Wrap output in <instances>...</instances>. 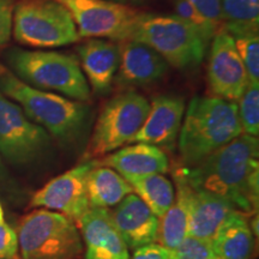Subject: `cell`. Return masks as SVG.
<instances>
[{
    "label": "cell",
    "instance_id": "obj_19",
    "mask_svg": "<svg viewBox=\"0 0 259 259\" xmlns=\"http://www.w3.org/2000/svg\"><path fill=\"white\" fill-rule=\"evenodd\" d=\"M97 163L99 166L112 168L125 179L149 174H162L169 168V160L166 153L161 148L145 143L122 148L101 161H97Z\"/></svg>",
    "mask_w": 259,
    "mask_h": 259
},
{
    "label": "cell",
    "instance_id": "obj_30",
    "mask_svg": "<svg viewBox=\"0 0 259 259\" xmlns=\"http://www.w3.org/2000/svg\"><path fill=\"white\" fill-rule=\"evenodd\" d=\"M0 258L19 259L17 233L8 223H0Z\"/></svg>",
    "mask_w": 259,
    "mask_h": 259
},
{
    "label": "cell",
    "instance_id": "obj_2",
    "mask_svg": "<svg viewBox=\"0 0 259 259\" xmlns=\"http://www.w3.org/2000/svg\"><path fill=\"white\" fill-rule=\"evenodd\" d=\"M0 92L19 105L31 121L61 143H77L88 132L93 115L89 103L32 88L2 64Z\"/></svg>",
    "mask_w": 259,
    "mask_h": 259
},
{
    "label": "cell",
    "instance_id": "obj_23",
    "mask_svg": "<svg viewBox=\"0 0 259 259\" xmlns=\"http://www.w3.org/2000/svg\"><path fill=\"white\" fill-rule=\"evenodd\" d=\"M126 181L158 219L170 208L176 198L173 185L162 174L127 178Z\"/></svg>",
    "mask_w": 259,
    "mask_h": 259
},
{
    "label": "cell",
    "instance_id": "obj_31",
    "mask_svg": "<svg viewBox=\"0 0 259 259\" xmlns=\"http://www.w3.org/2000/svg\"><path fill=\"white\" fill-rule=\"evenodd\" d=\"M14 11V0H0V48L5 46L11 38Z\"/></svg>",
    "mask_w": 259,
    "mask_h": 259
},
{
    "label": "cell",
    "instance_id": "obj_36",
    "mask_svg": "<svg viewBox=\"0 0 259 259\" xmlns=\"http://www.w3.org/2000/svg\"><path fill=\"white\" fill-rule=\"evenodd\" d=\"M209 259H220L219 257H216V255H212V257L211 258H209Z\"/></svg>",
    "mask_w": 259,
    "mask_h": 259
},
{
    "label": "cell",
    "instance_id": "obj_15",
    "mask_svg": "<svg viewBox=\"0 0 259 259\" xmlns=\"http://www.w3.org/2000/svg\"><path fill=\"white\" fill-rule=\"evenodd\" d=\"M76 50L80 69L90 88L97 95H107L112 90L120 63L119 42L89 38Z\"/></svg>",
    "mask_w": 259,
    "mask_h": 259
},
{
    "label": "cell",
    "instance_id": "obj_35",
    "mask_svg": "<svg viewBox=\"0 0 259 259\" xmlns=\"http://www.w3.org/2000/svg\"><path fill=\"white\" fill-rule=\"evenodd\" d=\"M108 2H113V3H119V4H126L128 0H108Z\"/></svg>",
    "mask_w": 259,
    "mask_h": 259
},
{
    "label": "cell",
    "instance_id": "obj_8",
    "mask_svg": "<svg viewBox=\"0 0 259 259\" xmlns=\"http://www.w3.org/2000/svg\"><path fill=\"white\" fill-rule=\"evenodd\" d=\"M150 102L136 92L112 97L103 106L84 151V160H95L130 143L144 124Z\"/></svg>",
    "mask_w": 259,
    "mask_h": 259
},
{
    "label": "cell",
    "instance_id": "obj_33",
    "mask_svg": "<svg viewBox=\"0 0 259 259\" xmlns=\"http://www.w3.org/2000/svg\"><path fill=\"white\" fill-rule=\"evenodd\" d=\"M128 2H132L134 4H143V3H147L149 0H128Z\"/></svg>",
    "mask_w": 259,
    "mask_h": 259
},
{
    "label": "cell",
    "instance_id": "obj_10",
    "mask_svg": "<svg viewBox=\"0 0 259 259\" xmlns=\"http://www.w3.org/2000/svg\"><path fill=\"white\" fill-rule=\"evenodd\" d=\"M51 147V136L25 115L19 105L0 92V154L16 164L42 156Z\"/></svg>",
    "mask_w": 259,
    "mask_h": 259
},
{
    "label": "cell",
    "instance_id": "obj_14",
    "mask_svg": "<svg viewBox=\"0 0 259 259\" xmlns=\"http://www.w3.org/2000/svg\"><path fill=\"white\" fill-rule=\"evenodd\" d=\"M120 63L114 82L121 87H147L167 76L169 65L157 52L134 40L119 42Z\"/></svg>",
    "mask_w": 259,
    "mask_h": 259
},
{
    "label": "cell",
    "instance_id": "obj_18",
    "mask_svg": "<svg viewBox=\"0 0 259 259\" xmlns=\"http://www.w3.org/2000/svg\"><path fill=\"white\" fill-rule=\"evenodd\" d=\"M186 185L190 213L189 235L212 241L222 222L236 209L232 203L216 194L193 189L187 183Z\"/></svg>",
    "mask_w": 259,
    "mask_h": 259
},
{
    "label": "cell",
    "instance_id": "obj_17",
    "mask_svg": "<svg viewBox=\"0 0 259 259\" xmlns=\"http://www.w3.org/2000/svg\"><path fill=\"white\" fill-rule=\"evenodd\" d=\"M108 213L128 248L136 250L156 241L158 218L137 194H127Z\"/></svg>",
    "mask_w": 259,
    "mask_h": 259
},
{
    "label": "cell",
    "instance_id": "obj_6",
    "mask_svg": "<svg viewBox=\"0 0 259 259\" xmlns=\"http://www.w3.org/2000/svg\"><path fill=\"white\" fill-rule=\"evenodd\" d=\"M16 233L19 259H78L82 255L77 226L63 213L34 210L21 220Z\"/></svg>",
    "mask_w": 259,
    "mask_h": 259
},
{
    "label": "cell",
    "instance_id": "obj_34",
    "mask_svg": "<svg viewBox=\"0 0 259 259\" xmlns=\"http://www.w3.org/2000/svg\"><path fill=\"white\" fill-rule=\"evenodd\" d=\"M4 222V212H3V208L2 204H0V223Z\"/></svg>",
    "mask_w": 259,
    "mask_h": 259
},
{
    "label": "cell",
    "instance_id": "obj_27",
    "mask_svg": "<svg viewBox=\"0 0 259 259\" xmlns=\"http://www.w3.org/2000/svg\"><path fill=\"white\" fill-rule=\"evenodd\" d=\"M174 15L193 28L208 45L220 31L190 4L189 0H174Z\"/></svg>",
    "mask_w": 259,
    "mask_h": 259
},
{
    "label": "cell",
    "instance_id": "obj_20",
    "mask_svg": "<svg viewBox=\"0 0 259 259\" xmlns=\"http://www.w3.org/2000/svg\"><path fill=\"white\" fill-rule=\"evenodd\" d=\"M213 255L220 259H251L254 239L245 213L234 210L227 216L212 241Z\"/></svg>",
    "mask_w": 259,
    "mask_h": 259
},
{
    "label": "cell",
    "instance_id": "obj_1",
    "mask_svg": "<svg viewBox=\"0 0 259 259\" xmlns=\"http://www.w3.org/2000/svg\"><path fill=\"white\" fill-rule=\"evenodd\" d=\"M258 137L241 134L192 167L176 173L191 187L228 200L245 215L257 211L259 196Z\"/></svg>",
    "mask_w": 259,
    "mask_h": 259
},
{
    "label": "cell",
    "instance_id": "obj_29",
    "mask_svg": "<svg viewBox=\"0 0 259 259\" xmlns=\"http://www.w3.org/2000/svg\"><path fill=\"white\" fill-rule=\"evenodd\" d=\"M189 2L204 18L208 19L219 30H222V0H189Z\"/></svg>",
    "mask_w": 259,
    "mask_h": 259
},
{
    "label": "cell",
    "instance_id": "obj_22",
    "mask_svg": "<svg viewBox=\"0 0 259 259\" xmlns=\"http://www.w3.org/2000/svg\"><path fill=\"white\" fill-rule=\"evenodd\" d=\"M132 192L134 190L125 178L109 167H99L97 164L87 177V196L90 208H112Z\"/></svg>",
    "mask_w": 259,
    "mask_h": 259
},
{
    "label": "cell",
    "instance_id": "obj_12",
    "mask_svg": "<svg viewBox=\"0 0 259 259\" xmlns=\"http://www.w3.org/2000/svg\"><path fill=\"white\" fill-rule=\"evenodd\" d=\"M206 76L212 96L235 103L248 84L247 73L234 40L225 29L210 42Z\"/></svg>",
    "mask_w": 259,
    "mask_h": 259
},
{
    "label": "cell",
    "instance_id": "obj_5",
    "mask_svg": "<svg viewBox=\"0 0 259 259\" xmlns=\"http://www.w3.org/2000/svg\"><path fill=\"white\" fill-rule=\"evenodd\" d=\"M130 40L153 48L169 66L180 71L198 67L209 47L198 32L176 15L142 14Z\"/></svg>",
    "mask_w": 259,
    "mask_h": 259
},
{
    "label": "cell",
    "instance_id": "obj_7",
    "mask_svg": "<svg viewBox=\"0 0 259 259\" xmlns=\"http://www.w3.org/2000/svg\"><path fill=\"white\" fill-rule=\"evenodd\" d=\"M12 34L23 46L56 48L80 40L69 10L57 0H22L15 6Z\"/></svg>",
    "mask_w": 259,
    "mask_h": 259
},
{
    "label": "cell",
    "instance_id": "obj_9",
    "mask_svg": "<svg viewBox=\"0 0 259 259\" xmlns=\"http://www.w3.org/2000/svg\"><path fill=\"white\" fill-rule=\"evenodd\" d=\"M69 10L80 38L130 40L141 12L108 0H57Z\"/></svg>",
    "mask_w": 259,
    "mask_h": 259
},
{
    "label": "cell",
    "instance_id": "obj_13",
    "mask_svg": "<svg viewBox=\"0 0 259 259\" xmlns=\"http://www.w3.org/2000/svg\"><path fill=\"white\" fill-rule=\"evenodd\" d=\"M185 108V100L181 96L155 97L143 126L130 143H145L161 149H171L177 143Z\"/></svg>",
    "mask_w": 259,
    "mask_h": 259
},
{
    "label": "cell",
    "instance_id": "obj_16",
    "mask_svg": "<svg viewBox=\"0 0 259 259\" xmlns=\"http://www.w3.org/2000/svg\"><path fill=\"white\" fill-rule=\"evenodd\" d=\"M76 223L85 244V259H130L127 245L113 225L108 209L90 208Z\"/></svg>",
    "mask_w": 259,
    "mask_h": 259
},
{
    "label": "cell",
    "instance_id": "obj_21",
    "mask_svg": "<svg viewBox=\"0 0 259 259\" xmlns=\"http://www.w3.org/2000/svg\"><path fill=\"white\" fill-rule=\"evenodd\" d=\"M177 181V198L163 215L158 219L156 241L158 244L174 250L189 235V196L187 185L183 178L174 173Z\"/></svg>",
    "mask_w": 259,
    "mask_h": 259
},
{
    "label": "cell",
    "instance_id": "obj_32",
    "mask_svg": "<svg viewBox=\"0 0 259 259\" xmlns=\"http://www.w3.org/2000/svg\"><path fill=\"white\" fill-rule=\"evenodd\" d=\"M132 259H171V251L160 244H151L136 248Z\"/></svg>",
    "mask_w": 259,
    "mask_h": 259
},
{
    "label": "cell",
    "instance_id": "obj_11",
    "mask_svg": "<svg viewBox=\"0 0 259 259\" xmlns=\"http://www.w3.org/2000/svg\"><path fill=\"white\" fill-rule=\"evenodd\" d=\"M97 164L96 160H88L50 180L34 193L30 206L56 210L71 221L77 222L90 209L87 196V177Z\"/></svg>",
    "mask_w": 259,
    "mask_h": 259
},
{
    "label": "cell",
    "instance_id": "obj_28",
    "mask_svg": "<svg viewBox=\"0 0 259 259\" xmlns=\"http://www.w3.org/2000/svg\"><path fill=\"white\" fill-rule=\"evenodd\" d=\"M213 255L211 241L187 235L174 250L171 259H209Z\"/></svg>",
    "mask_w": 259,
    "mask_h": 259
},
{
    "label": "cell",
    "instance_id": "obj_24",
    "mask_svg": "<svg viewBox=\"0 0 259 259\" xmlns=\"http://www.w3.org/2000/svg\"><path fill=\"white\" fill-rule=\"evenodd\" d=\"M222 17L231 36L258 32L259 0H222Z\"/></svg>",
    "mask_w": 259,
    "mask_h": 259
},
{
    "label": "cell",
    "instance_id": "obj_38",
    "mask_svg": "<svg viewBox=\"0 0 259 259\" xmlns=\"http://www.w3.org/2000/svg\"><path fill=\"white\" fill-rule=\"evenodd\" d=\"M0 259H2V258H0Z\"/></svg>",
    "mask_w": 259,
    "mask_h": 259
},
{
    "label": "cell",
    "instance_id": "obj_37",
    "mask_svg": "<svg viewBox=\"0 0 259 259\" xmlns=\"http://www.w3.org/2000/svg\"><path fill=\"white\" fill-rule=\"evenodd\" d=\"M0 168H2V160H0Z\"/></svg>",
    "mask_w": 259,
    "mask_h": 259
},
{
    "label": "cell",
    "instance_id": "obj_4",
    "mask_svg": "<svg viewBox=\"0 0 259 259\" xmlns=\"http://www.w3.org/2000/svg\"><path fill=\"white\" fill-rule=\"evenodd\" d=\"M6 61L11 72L32 88L59 93L80 102L92 97L78 58L73 54L12 48L6 53Z\"/></svg>",
    "mask_w": 259,
    "mask_h": 259
},
{
    "label": "cell",
    "instance_id": "obj_25",
    "mask_svg": "<svg viewBox=\"0 0 259 259\" xmlns=\"http://www.w3.org/2000/svg\"><path fill=\"white\" fill-rule=\"evenodd\" d=\"M242 134L258 137L259 135V83L248 82L236 102Z\"/></svg>",
    "mask_w": 259,
    "mask_h": 259
},
{
    "label": "cell",
    "instance_id": "obj_26",
    "mask_svg": "<svg viewBox=\"0 0 259 259\" xmlns=\"http://www.w3.org/2000/svg\"><path fill=\"white\" fill-rule=\"evenodd\" d=\"M236 51L244 64L248 82L259 83V36L254 34H244L232 36Z\"/></svg>",
    "mask_w": 259,
    "mask_h": 259
},
{
    "label": "cell",
    "instance_id": "obj_3",
    "mask_svg": "<svg viewBox=\"0 0 259 259\" xmlns=\"http://www.w3.org/2000/svg\"><path fill=\"white\" fill-rule=\"evenodd\" d=\"M179 132L183 167H192L242 134L235 102L215 96L190 101Z\"/></svg>",
    "mask_w": 259,
    "mask_h": 259
}]
</instances>
